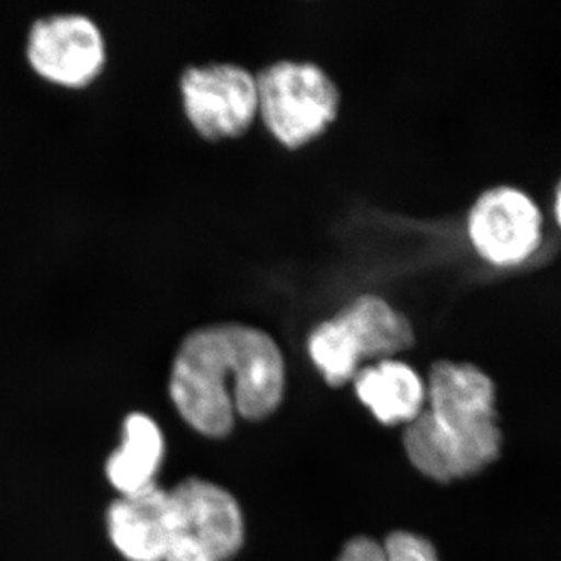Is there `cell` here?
Here are the masks:
<instances>
[{
  "label": "cell",
  "mask_w": 561,
  "mask_h": 561,
  "mask_svg": "<svg viewBox=\"0 0 561 561\" xmlns=\"http://www.w3.org/2000/svg\"><path fill=\"white\" fill-rule=\"evenodd\" d=\"M286 364L268 332L243 323L197 328L173 359L169 393L181 419L210 438L232 431L236 415L260 421L283 401Z\"/></svg>",
  "instance_id": "1"
},
{
  "label": "cell",
  "mask_w": 561,
  "mask_h": 561,
  "mask_svg": "<svg viewBox=\"0 0 561 561\" xmlns=\"http://www.w3.org/2000/svg\"><path fill=\"white\" fill-rule=\"evenodd\" d=\"M496 401L493 379L478 365L435 362L426 382V405L402 434L413 467L442 483L486 470L502 451Z\"/></svg>",
  "instance_id": "2"
},
{
  "label": "cell",
  "mask_w": 561,
  "mask_h": 561,
  "mask_svg": "<svg viewBox=\"0 0 561 561\" xmlns=\"http://www.w3.org/2000/svg\"><path fill=\"white\" fill-rule=\"evenodd\" d=\"M256 83L257 113L284 146H305L337 117L341 91L316 62H272L257 73Z\"/></svg>",
  "instance_id": "3"
},
{
  "label": "cell",
  "mask_w": 561,
  "mask_h": 561,
  "mask_svg": "<svg viewBox=\"0 0 561 561\" xmlns=\"http://www.w3.org/2000/svg\"><path fill=\"white\" fill-rule=\"evenodd\" d=\"M243 538L242 511L230 491L198 478L168 490L164 561H230Z\"/></svg>",
  "instance_id": "4"
},
{
  "label": "cell",
  "mask_w": 561,
  "mask_h": 561,
  "mask_svg": "<svg viewBox=\"0 0 561 561\" xmlns=\"http://www.w3.org/2000/svg\"><path fill=\"white\" fill-rule=\"evenodd\" d=\"M468 238L483 261L500 268L530 261L545 241V216L531 195L511 184L490 187L472 203Z\"/></svg>",
  "instance_id": "5"
},
{
  "label": "cell",
  "mask_w": 561,
  "mask_h": 561,
  "mask_svg": "<svg viewBox=\"0 0 561 561\" xmlns=\"http://www.w3.org/2000/svg\"><path fill=\"white\" fill-rule=\"evenodd\" d=\"M180 92L187 119L208 139L241 136L260 110L256 76L234 62L190 66Z\"/></svg>",
  "instance_id": "6"
},
{
  "label": "cell",
  "mask_w": 561,
  "mask_h": 561,
  "mask_svg": "<svg viewBox=\"0 0 561 561\" xmlns=\"http://www.w3.org/2000/svg\"><path fill=\"white\" fill-rule=\"evenodd\" d=\"M25 57L41 77L62 87H83L106 61L101 25L80 11H57L32 22Z\"/></svg>",
  "instance_id": "7"
},
{
  "label": "cell",
  "mask_w": 561,
  "mask_h": 561,
  "mask_svg": "<svg viewBox=\"0 0 561 561\" xmlns=\"http://www.w3.org/2000/svg\"><path fill=\"white\" fill-rule=\"evenodd\" d=\"M332 320L343 345L359 367L365 360L391 359L415 342L408 317L379 295L354 298Z\"/></svg>",
  "instance_id": "8"
},
{
  "label": "cell",
  "mask_w": 561,
  "mask_h": 561,
  "mask_svg": "<svg viewBox=\"0 0 561 561\" xmlns=\"http://www.w3.org/2000/svg\"><path fill=\"white\" fill-rule=\"evenodd\" d=\"M106 527L114 548L128 561H164L168 549V490L153 485L110 505Z\"/></svg>",
  "instance_id": "9"
},
{
  "label": "cell",
  "mask_w": 561,
  "mask_h": 561,
  "mask_svg": "<svg viewBox=\"0 0 561 561\" xmlns=\"http://www.w3.org/2000/svg\"><path fill=\"white\" fill-rule=\"evenodd\" d=\"M353 382L362 404L386 426L412 423L426 405V382L394 357L360 367Z\"/></svg>",
  "instance_id": "10"
},
{
  "label": "cell",
  "mask_w": 561,
  "mask_h": 561,
  "mask_svg": "<svg viewBox=\"0 0 561 561\" xmlns=\"http://www.w3.org/2000/svg\"><path fill=\"white\" fill-rule=\"evenodd\" d=\"M164 435L146 413H131L124 423L119 448L106 461V478L121 496L157 485L154 478L164 460Z\"/></svg>",
  "instance_id": "11"
},
{
  "label": "cell",
  "mask_w": 561,
  "mask_h": 561,
  "mask_svg": "<svg viewBox=\"0 0 561 561\" xmlns=\"http://www.w3.org/2000/svg\"><path fill=\"white\" fill-rule=\"evenodd\" d=\"M382 548L387 561H440L432 542L412 531H393Z\"/></svg>",
  "instance_id": "12"
},
{
  "label": "cell",
  "mask_w": 561,
  "mask_h": 561,
  "mask_svg": "<svg viewBox=\"0 0 561 561\" xmlns=\"http://www.w3.org/2000/svg\"><path fill=\"white\" fill-rule=\"evenodd\" d=\"M337 561H387L382 542L368 537H356L346 542Z\"/></svg>",
  "instance_id": "13"
},
{
  "label": "cell",
  "mask_w": 561,
  "mask_h": 561,
  "mask_svg": "<svg viewBox=\"0 0 561 561\" xmlns=\"http://www.w3.org/2000/svg\"><path fill=\"white\" fill-rule=\"evenodd\" d=\"M552 213L557 227L561 230V180L557 184L556 192H553Z\"/></svg>",
  "instance_id": "14"
}]
</instances>
